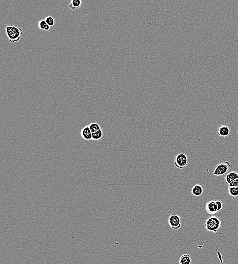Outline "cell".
Returning a JSON list of instances; mask_svg holds the SVG:
<instances>
[{"mask_svg": "<svg viewBox=\"0 0 238 264\" xmlns=\"http://www.w3.org/2000/svg\"><path fill=\"white\" fill-rule=\"evenodd\" d=\"M38 26L39 29L43 31H48L50 30V26L47 24L45 20H41L39 21Z\"/></svg>", "mask_w": 238, "mask_h": 264, "instance_id": "7c38bea8", "label": "cell"}, {"mask_svg": "<svg viewBox=\"0 0 238 264\" xmlns=\"http://www.w3.org/2000/svg\"><path fill=\"white\" fill-rule=\"evenodd\" d=\"M230 167V163L227 161L220 163L216 166L213 172V175L215 176H222L224 175L228 172Z\"/></svg>", "mask_w": 238, "mask_h": 264, "instance_id": "5b68a950", "label": "cell"}, {"mask_svg": "<svg viewBox=\"0 0 238 264\" xmlns=\"http://www.w3.org/2000/svg\"></svg>", "mask_w": 238, "mask_h": 264, "instance_id": "ffe728a7", "label": "cell"}, {"mask_svg": "<svg viewBox=\"0 0 238 264\" xmlns=\"http://www.w3.org/2000/svg\"><path fill=\"white\" fill-rule=\"evenodd\" d=\"M222 224L221 220L216 216H211L206 220L205 227L207 230L209 232L217 233L221 227Z\"/></svg>", "mask_w": 238, "mask_h": 264, "instance_id": "7a4b0ae2", "label": "cell"}, {"mask_svg": "<svg viewBox=\"0 0 238 264\" xmlns=\"http://www.w3.org/2000/svg\"><path fill=\"white\" fill-rule=\"evenodd\" d=\"M216 205H217L218 211H219L221 210L222 208L223 205H222V202H220V201H216Z\"/></svg>", "mask_w": 238, "mask_h": 264, "instance_id": "d6986e66", "label": "cell"}, {"mask_svg": "<svg viewBox=\"0 0 238 264\" xmlns=\"http://www.w3.org/2000/svg\"><path fill=\"white\" fill-rule=\"evenodd\" d=\"M203 188L200 185H196L191 188V193L193 196L196 197L201 196L203 193Z\"/></svg>", "mask_w": 238, "mask_h": 264, "instance_id": "9c48e42d", "label": "cell"}, {"mask_svg": "<svg viewBox=\"0 0 238 264\" xmlns=\"http://www.w3.org/2000/svg\"><path fill=\"white\" fill-rule=\"evenodd\" d=\"M81 0H71V2L69 4V7L72 10H75L81 7Z\"/></svg>", "mask_w": 238, "mask_h": 264, "instance_id": "4fadbf2b", "label": "cell"}, {"mask_svg": "<svg viewBox=\"0 0 238 264\" xmlns=\"http://www.w3.org/2000/svg\"><path fill=\"white\" fill-rule=\"evenodd\" d=\"M191 262V257L190 254H184L180 257L179 263L180 264H190Z\"/></svg>", "mask_w": 238, "mask_h": 264, "instance_id": "8fae6325", "label": "cell"}, {"mask_svg": "<svg viewBox=\"0 0 238 264\" xmlns=\"http://www.w3.org/2000/svg\"><path fill=\"white\" fill-rule=\"evenodd\" d=\"M88 126L92 133H95L101 129L100 125L96 123H92L91 124H89Z\"/></svg>", "mask_w": 238, "mask_h": 264, "instance_id": "9a60e30c", "label": "cell"}, {"mask_svg": "<svg viewBox=\"0 0 238 264\" xmlns=\"http://www.w3.org/2000/svg\"><path fill=\"white\" fill-rule=\"evenodd\" d=\"M46 22L50 26H54L55 23V20L52 16H47L45 19Z\"/></svg>", "mask_w": 238, "mask_h": 264, "instance_id": "e0dca14e", "label": "cell"}, {"mask_svg": "<svg viewBox=\"0 0 238 264\" xmlns=\"http://www.w3.org/2000/svg\"><path fill=\"white\" fill-rule=\"evenodd\" d=\"M238 178V173L236 171H231L227 174L225 176V182L227 183V185L231 182L233 180H235V179Z\"/></svg>", "mask_w": 238, "mask_h": 264, "instance_id": "30bf717a", "label": "cell"}, {"mask_svg": "<svg viewBox=\"0 0 238 264\" xmlns=\"http://www.w3.org/2000/svg\"><path fill=\"white\" fill-rule=\"evenodd\" d=\"M92 139L94 140H99L102 139L103 137V132L102 129L99 130L98 131L96 132L95 133H92Z\"/></svg>", "mask_w": 238, "mask_h": 264, "instance_id": "2e32d148", "label": "cell"}, {"mask_svg": "<svg viewBox=\"0 0 238 264\" xmlns=\"http://www.w3.org/2000/svg\"><path fill=\"white\" fill-rule=\"evenodd\" d=\"M205 208L208 213L211 215H214L218 212L217 205L215 200H211L208 202L206 203Z\"/></svg>", "mask_w": 238, "mask_h": 264, "instance_id": "8992f818", "label": "cell"}, {"mask_svg": "<svg viewBox=\"0 0 238 264\" xmlns=\"http://www.w3.org/2000/svg\"><path fill=\"white\" fill-rule=\"evenodd\" d=\"M168 225L170 227L175 230H179L182 227L181 219L178 214L173 213L168 218Z\"/></svg>", "mask_w": 238, "mask_h": 264, "instance_id": "277c9868", "label": "cell"}, {"mask_svg": "<svg viewBox=\"0 0 238 264\" xmlns=\"http://www.w3.org/2000/svg\"><path fill=\"white\" fill-rule=\"evenodd\" d=\"M92 133L91 132L88 126H86L81 130V135L84 139L89 140L92 139Z\"/></svg>", "mask_w": 238, "mask_h": 264, "instance_id": "ba28073f", "label": "cell"}, {"mask_svg": "<svg viewBox=\"0 0 238 264\" xmlns=\"http://www.w3.org/2000/svg\"><path fill=\"white\" fill-rule=\"evenodd\" d=\"M217 133L220 137H225L230 134V129L226 125H221L217 129Z\"/></svg>", "mask_w": 238, "mask_h": 264, "instance_id": "52a82bcc", "label": "cell"}, {"mask_svg": "<svg viewBox=\"0 0 238 264\" xmlns=\"http://www.w3.org/2000/svg\"><path fill=\"white\" fill-rule=\"evenodd\" d=\"M188 162V157L184 153H179L175 156L174 165L177 168L183 169Z\"/></svg>", "mask_w": 238, "mask_h": 264, "instance_id": "3957f363", "label": "cell"}, {"mask_svg": "<svg viewBox=\"0 0 238 264\" xmlns=\"http://www.w3.org/2000/svg\"><path fill=\"white\" fill-rule=\"evenodd\" d=\"M228 192L233 198L238 197V187H228Z\"/></svg>", "mask_w": 238, "mask_h": 264, "instance_id": "5bb4252c", "label": "cell"}, {"mask_svg": "<svg viewBox=\"0 0 238 264\" xmlns=\"http://www.w3.org/2000/svg\"><path fill=\"white\" fill-rule=\"evenodd\" d=\"M6 33L9 41L11 43L18 42L21 39L23 34L21 28L12 26H6Z\"/></svg>", "mask_w": 238, "mask_h": 264, "instance_id": "6da1fadb", "label": "cell"}, {"mask_svg": "<svg viewBox=\"0 0 238 264\" xmlns=\"http://www.w3.org/2000/svg\"><path fill=\"white\" fill-rule=\"evenodd\" d=\"M228 187H238V178L233 180L231 182L228 184Z\"/></svg>", "mask_w": 238, "mask_h": 264, "instance_id": "ac0fdd59", "label": "cell"}]
</instances>
